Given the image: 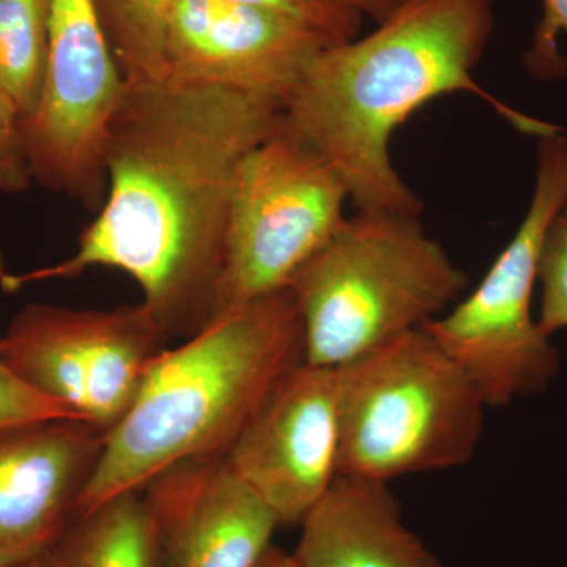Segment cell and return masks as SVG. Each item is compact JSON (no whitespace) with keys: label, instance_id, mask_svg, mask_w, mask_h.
Segmentation results:
<instances>
[{"label":"cell","instance_id":"cell-15","mask_svg":"<svg viewBox=\"0 0 567 567\" xmlns=\"http://www.w3.org/2000/svg\"><path fill=\"white\" fill-rule=\"evenodd\" d=\"M48 561L51 567H158L144 491L114 496L74 516Z\"/></svg>","mask_w":567,"mask_h":567},{"label":"cell","instance_id":"cell-21","mask_svg":"<svg viewBox=\"0 0 567 567\" xmlns=\"http://www.w3.org/2000/svg\"><path fill=\"white\" fill-rule=\"evenodd\" d=\"M54 417L76 416L59 402L33 391L11 371L3 357V342L0 338V429Z\"/></svg>","mask_w":567,"mask_h":567},{"label":"cell","instance_id":"cell-23","mask_svg":"<svg viewBox=\"0 0 567 567\" xmlns=\"http://www.w3.org/2000/svg\"><path fill=\"white\" fill-rule=\"evenodd\" d=\"M342 2L361 17L369 18V20L380 24L410 0H342Z\"/></svg>","mask_w":567,"mask_h":567},{"label":"cell","instance_id":"cell-17","mask_svg":"<svg viewBox=\"0 0 567 567\" xmlns=\"http://www.w3.org/2000/svg\"><path fill=\"white\" fill-rule=\"evenodd\" d=\"M177 0H95L123 80L167 78V32Z\"/></svg>","mask_w":567,"mask_h":567},{"label":"cell","instance_id":"cell-11","mask_svg":"<svg viewBox=\"0 0 567 567\" xmlns=\"http://www.w3.org/2000/svg\"><path fill=\"white\" fill-rule=\"evenodd\" d=\"M298 22L229 0H177L167 32V78L223 85L282 104L324 48Z\"/></svg>","mask_w":567,"mask_h":567},{"label":"cell","instance_id":"cell-22","mask_svg":"<svg viewBox=\"0 0 567 567\" xmlns=\"http://www.w3.org/2000/svg\"><path fill=\"white\" fill-rule=\"evenodd\" d=\"M31 181L22 115L9 93L0 87V192H24Z\"/></svg>","mask_w":567,"mask_h":567},{"label":"cell","instance_id":"cell-1","mask_svg":"<svg viewBox=\"0 0 567 567\" xmlns=\"http://www.w3.org/2000/svg\"><path fill=\"white\" fill-rule=\"evenodd\" d=\"M282 104L223 85L125 81L110 123L107 192L69 259L2 276L3 289L114 268L141 287L167 336L212 323L238 171Z\"/></svg>","mask_w":567,"mask_h":567},{"label":"cell","instance_id":"cell-18","mask_svg":"<svg viewBox=\"0 0 567 567\" xmlns=\"http://www.w3.org/2000/svg\"><path fill=\"white\" fill-rule=\"evenodd\" d=\"M537 282L540 286L537 324L551 338L567 330V205L548 229Z\"/></svg>","mask_w":567,"mask_h":567},{"label":"cell","instance_id":"cell-7","mask_svg":"<svg viewBox=\"0 0 567 567\" xmlns=\"http://www.w3.org/2000/svg\"><path fill=\"white\" fill-rule=\"evenodd\" d=\"M347 200L341 175L281 115L238 171L212 322L289 289L344 223Z\"/></svg>","mask_w":567,"mask_h":567},{"label":"cell","instance_id":"cell-6","mask_svg":"<svg viewBox=\"0 0 567 567\" xmlns=\"http://www.w3.org/2000/svg\"><path fill=\"white\" fill-rule=\"evenodd\" d=\"M567 205V132L537 142L535 192L520 226L473 292L423 324L468 377L488 406L544 393L561 357L533 317L540 256L551 223Z\"/></svg>","mask_w":567,"mask_h":567},{"label":"cell","instance_id":"cell-26","mask_svg":"<svg viewBox=\"0 0 567 567\" xmlns=\"http://www.w3.org/2000/svg\"><path fill=\"white\" fill-rule=\"evenodd\" d=\"M0 567H51L50 561H48V557L44 559H40V561L29 563V565L22 566H0Z\"/></svg>","mask_w":567,"mask_h":567},{"label":"cell","instance_id":"cell-3","mask_svg":"<svg viewBox=\"0 0 567 567\" xmlns=\"http://www.w3.org/2000/svg\"><path fill=\"white\" fill-rule=\"evenodd\" d=\"M301 363L303 324L290 289L252 301L164 350L126 415L104 439L76 516L142 491L182 462L226 456L284 377Z\"/></svg>","mask_w":567,"mask_h":567},{"label":"cell","instance_id":"cell-12","mask_svg":"<svg viewBox=\"0 0 567 567\" xmlns=\"http://www.w3.org/2000/svg\"><path fill=\"white\" fill-rule=\"evenodd\" d=\"M104 439L78 417L0 429V566L51 554L76 516Z\"/></svg>","mask_w":567,"mask_h":567},{"label":"cell","instance_id":"cell-25","mask_svg":"<svg viewBox=\"0 0 567 567\" xmlns=\"http://www.w3.org/2000/svg\"><path fill=\"white\" fill-rule=\"evenodd\" d=\"M316 2L322 3L327 9L336 11V13L344 14V17L357 18V20L363 21L364 18L358 14L357 11L349 9L342 0H316Z\"/></svg>","mask_w":567,"mask_h":567},{"label":"cell","instance_id":"cell-5","mask_svg":"<svg viewBox=\"0 0 567 567\" xmlns=\"http://www.w3.org/2000/svg\"><path fill=\"white\" fill-rule=\"evenodd\" d=\"M339 369V475L390 484L476 456L486 404L423 328Z\"/></svg>","mask_w":567,"mask_h":567},{"label":"cell","instance_id":"cell-9","mask_svg":"<svg viewBox=\"0 0 567 567\" xmlns=\"http://www.w3.org/2000/svg\"><path fill=\"white\" fill-rule=\"evenodd\" d=\"M122 89L95 0H51L43 87L22 121L32 181L89 212L102 208L104 151Z\"/></svg>","mask_w":567,"mask_h":567},{"label":"cell","instance_id":"cell-24","mask_svg":"<svg viewBox=\"0 0 567 567\" xmlns=\"http://www.w3.org/2000/svg\"><path fill=\"white\" fill-rule=\"evenodd\" d=\"M257 567H298V565L292 554H286L281 548L271 546Z\"/></svg>","mask_w":567,"mask_h":567},{"label":"cell","instance_id":"cell-8","mask_svg":"<svg viewBox=\"0 0 567 567\" xmlns=\"http://www.w3.org/2000/svg\"><path fill=\"white\" fill-rule=\"evenodd\" d=\"M169 336L144 306L110 311L33 303L11 320L3 357L37 393L110 434Z\"/></svg>","mask_w":567,"mask_h":567},{"label":"cell","instance_id":"cell-4","mask_svg":"<svg viewBox=\"0 0 567 567\" xmlns=\"http://www.w3.org/2000/svg\"><path fill=\"white\" fill-rule=\"evenodd\" d=\"M468 276L420 215L358 212L295 276L305 363L341 368L445 315Z\"/></svg>","mask_w":567,"mask_h":567},{"label":"cell","instance_id":"cell-14","mask_svg":"<svg viewBox=\"0 0 567 567\" xmlns=\"http://www.w3.org/2000/svg\"><path fill=\"white\" fill-rule=\"evenodd\" d=\"M300 528L298 567H443L386 483L339 476Z\"/></svg>","mask_w":567,"mask_h":567},{"label":"cell","instance_id":"cell-10","mask_svg":"<svg viewBox=\"0 0 567 567\" xmlns=\"http://www.w3.org/2000/svg\"><path fill=\"white\" fill-rule=\"evenodd\" d=\"M339 369H292L260 406L226 458L274 513L279 527L300 525L339 476Z\"/></svg>","mask_w":567,"mask_h":567},{"label":"cell","instance_id":"cell-20","mask_svg":"<svg viewBox=\"0 0 567 567\" xmlns=\"http://www.w3.org/2000/svg\"><path fill=\"white\" fill-rule=\"evenodd\" d=\"M298 22L323 37L331 47L360 37L361 20L327 9L316 0H229Z\"/></svg>","mask_w":567,"mask_h":567},{"label":"cell","instance_id":"cell-16","mask_svg":"<svg viewBox=\"0 0 567 567\" xmlns=\"http://www.w3.org/2000/svg\"><path fill=\"white\" fill-rule=\"evenodd\" d=\"M51 0H0V87L22 115L32 114L43 87Z\"/></svg>","mask_w":567,"mask_h":567},{"label":"cell","instance_id":"cell-19","mask_svg":"<svg viewBox=\"0 0 567 567\" xmlns=\"http://www.w3.org/2000/svg\"><path fill=\"white\" fill-rule=\"evenodd\" d=\"M561 33H567V0H543V14L522 58L529 76L539 81L567 76V55L559 52Z\"/></svg>","mask_w":567,"mask_h":567},{"label":"cell","instance_id":"cell-13","mask_svg":"<svg viewBox=\"0 0 567 567\" xmlns=\"http://www.w3.org/2000/svg\"><path fill=\"white\" fill-rule=\"evenodd\" d=\"M142 491L158 567H257L279 527L226 456L182 462Z\"/></svg>","mask_w":567,"mask_h":567},{"label":"cell","instance_id":"cell-2","mask_svg":"<svg viewBox=\"0 0 567 567\" xmlns=\"http://www.w3.org/2000/svg\"><path fill=\"white\" fill-rule=\"evenodd\" d=\"M495 0H410L365 37L324 48L282 106V118L341 175L358 212L421 215L391 159L395 130L447 93H475L520 132L550 125L484 91L473 71L495 24Z\"/></svg>","mask_w":567,"mask_h":567}]
</instances>
